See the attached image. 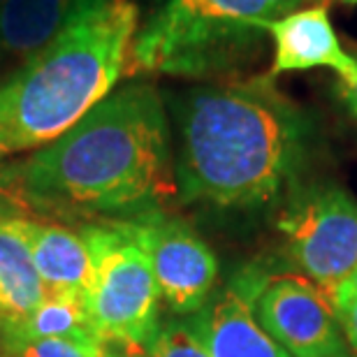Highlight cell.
Masks as SVG:
<instances>
[{
    "mask_svg": "<svg viewBox=\"0 0 357 357\" xmlns=\"http://www.w3.org/2000/svg\"><path fill=\"white\" fill-rule=\"evenodd\" d=\"M47 290L33 265L19 216L0 218V311L12 318L31 313Z\"/></svg>",
    "mask_w": 357,
    "mask_h": 357,
    "instance_id": "4fadbf2b",
    "label": "cell"
},
{
    "mask_svg": "<svg viewBox=\"0 0 357 357\" xmlns=\"http://www.w3.org/2000/svg\"><path fill=\"white\" fill-rule=\"evenodd\" d=\"M91 251L86 309L96 337L130 351H146L158 332L160 288L146 253L114 223L98 220L82 227Z\"/></svg>",
    "mask_w": 357,
    "mask_h": 357,
    "instance_id": "5b68a950",
    "label": "cell"
},
{
    "mask_svg": "<svg viewBox=\"0 0 357 357\" xmlns=\"http://www.w3.org/2000/svg\"><path fill=\"white\" fill-rule=\"evenodd\" d=\"M0 357H12V323L3 311H0Z\"/></svg>",
    "mask_w": 357,
    "mask_h": 357,
    "instance_id": "d6986e66",
    "label": "cell"
},
{
    "mask_svg": "<svg viewBox=\"0 0 357 357\" xmlns=\"http://www.w3.org/2000/svg\"><path fill=\"white\" fill-rule=\"evenodd\" d=\"M96 0H7L0 7V66L24 63Z\"/></svg>",
    "mask_w": 357,
    "mask_h": 357,
    "instance_id": "7c38bea8",
    "label": "cell"
},
{
    "mask_svg": "<svg viewBox=\"0 0 357 357\" xmlns=\"http://www.w3.org/2000/svg\"><path fill=\"white\" fill-rule=\"evenodd\" d=\"M5 3H7V0H0V7H3V5H5Z\"/></svg>",
    "mask_w": 357,
    "mask_h": 357,
    "instance_id": "cb8c5ba5",
    "label": "cell"
},
{
    "mask_svg": "<svg viewBox=\"0 0 357 357\" xmlns=\"http://www.w3.org/2000/svg\"><path fill=\"white\" fill-rule=\"evenodd\" d=\"M10 323L12 334L21 339H98L89 318L86 299L75 292H47L31 313L21 318L10 316Z\"/></svg>",
    "mask_w": 357,
    "mask_h": 357,
    "instance_id": "5bb4252c",
    "label": "cell"
},
{
    "mask_svg": "<svg viewBox=\"0 0 357 357\" xmlns=\"http://www.w3.org/2000/svg\"><path fill=\"white\" fill-rule=\"evenodd\" d=\"M149 357H211L188 323H167L158 327L151 344L146 346Z\"/></svg>",
    "mask_w": 357,
    "mask_h": 357,
    "instance_id": "2e32d148",
    "label": "cell"
},
{
    "mask_svg": "<svg viewBox=\"0 0 357 357\" xmlns=\"http://www.w3.org/2000/svg\"><path fill=\"white\" fill-rule=\"evenodd\" d=\"M102 357H128V355H119V353H107V351H105V355H102Z\"/></svg>",
    "mask_w": 357,
    "mask_h": 357,
    "instance_id": "7402d4cb",
    "label": "cell"
},
{
    "mask_svg": "<svg viewBox=\"0 0 357 357\" xmlns=\"http://www.w3.org/2000/svg\"><path fill=\"white\" fill-rule=\"evenodd\" d=\"M19 227L31 248L33 265L47 292H75L86 299L91 281V251L82 232L59 223L19 216Z\"/></svg>",
    "mask_w": 357,
    "mask_h": 357,
    "instance_id": "8fae6325",
    "label": "cell"
},
{
    "mask_svg": "<svg viewBox=\"0 0 357 357\" xmlns=\"http://www.w3.org/2000/svg\"><path fill=\"white\" fill-rule=\"evenodd\" d=\"M230 288L290 357H351L332 299L309 278L248 265Z\"/></svg>",
    "mask_w": 357,
    "mask_h": 357,
    "instance_id": "8992f818",
    "label": "cell"
},
{
    "mask_svg": "<svg viewBox=\"0 0 357 357\" xmlns=\"http://www.w3.org/2000/svg\"><path fill=\"white\" fill-rule=\"evenodd\" d=\"M295 267L311 283L337 292L357 267V202L337 183L297 188L278 216Z\"/></svg>",
    "mask_w": 357,
    "mask_h": 357,
    "instance_id": "52a82bcc",
    "label": "cell"
},
{
    "mask_svg": "<svg viewBox=\"0 0 357 357\" xmlns=\"http://www.w3.org/2000/svg\"><path fill=\"white\" fill-rule=\"evenodd\" d=\"M302 0H165L139 26L130 73L216 77L234 73L258 52L269 21Z\"/></svg>",
    "mask_w": 357,
    "mask_h": 357,
    "instance_id": "277c9868",
    "label": "cell"
},
{
    "mask_svg": "<svg viewBox=\"0 0 357 357\" xmlns=\"http://www.w3.org/2000/svg\"><path fill=\"white\" fill-rule=\"evenodd\" d=\"M332 304L337 309V318L341 323V330H344L348 346L357 353V295L334 297Z\"/></svg>",
    "mask_w": 357,
    "mask_h": 357,
    "instance_id": "e0dca14e",
    "label": "cell"
},
{
    "mask_svg": "<svg viewBox=\"0 0 357 357\" xmlns=\"http://www.w3.org/2000/svg\"><path fill=\"white\" fill-rule=\"evenodd\" d=\"M188 327L211 357H290L232 288L206 299L202 309L192 313Z\"/></svg>",
    "mask_w": 357,
    "mask_h": 357,
    "instance_id": "30bf717a",
    "label": "cell"
},
{
    "mask_svg": "<svg viewBox=\"0 0 357 357\" xmlns=\"http://www.w3.org/2000/svg\"><path fill=\"white\" fill-rule=\"evenodd\" d=\"M265 31L274 42L271 77L309 68H332L339 77L355 73L357 59L344 52L332 28L327 7L323 5L290 12L281 19L269 21Z\"/></svg>",
    "mask_w": 357,
    "mask_h": 357,
    "instance_id": "9c48e42d",
    "label": "cell"
},
{
    "mask_svg": "<svg viewBox=\"0 0 357 357\" xmlns=\"http://www.w3.org/2000/svg\"><path fill=\"white\" fill-rule=\"evenodd\" d=\"M339 93H341V98L346 100V105L351 107V112L357 116V68H355L353 75L341 77Z\"/></svg>",
    "mask_w": 357,
    "mask_h": 357,
    "instance_id": "ac0fdd59",
    "label": "cell"
},
{
    "mask_svg": "<svg viewBox=\"0 0 357 357\" xmlns=\"http://www.w3.org/2000/svg\"><path fill=\"white\" fill-rule=\"evenodd\" d=\"M102 341L89 339H21L12 334V357H102Z\"/></svg>",
    "mask_w": 357,
    "mask_h": 357,
    "instance_id": "9a60e30c",
    "label": "cell"
},
{
    "mask_svg": "<svg viewBox=\"0 0 357 357\" xmlns=\"http://www.w3.org/2000/svg\"><path fill=\"white\" fill-rule=\"evenodd\" d=\"M348 295H357V267L351 271V274H348L346 281L339 285L337 292L332 295V299L334 297H348Z\"/></svg>",
    "mask_w": 357,
    "mask_h": 357,
    "instance_id": "44dd1931",
    "label": "cell"
},
{
    "mask_svg": "<svg viewBox=\"0 0 357 357\" xmlns=\"http://www.w3.org/2000/svg\"><path fill=\"white\" fill-rule=\"evenodd\" d=\"M139 10L96 0L0 82V160L52 144L109 96L128 73Z\"/></svg>",
    "mask_w": 357,
    "mask_h": 357,
    "instance_id": "3957f363",
    "label": "cell"
},
{
    "mask_svg": "<svg viewBox=\"0 0 357 357\" xmlns=\"http://www.w3.org/2000/svg\"><path fill=\"white\" fill-rule=\"evenodd\" d=\"M21 206L19 202L14 199L12 195H7V192L0 188V218H10V216H19Z\"/></svg>",
    "mask_w": 357,
    "mask_h": 357,
    "instance_id": "ffe728a7",
    "label": "cell"
},
{
    "mask_svg": "<svg viewBox=\"0 0 357 357\" xmlns=\"http://www.w3.org/2000/svg\"><path fill=\"white\" fill-rule=\"evenodd\" d=\"M174 116V176L183 204L267 206L295 185L311 151V119L271 75L192 89Z\"/></svg>",
    "mask_w": 357,
    "mask_h": 357,
    "instance_id": "7a4b0ae2",
    "label": "cell"
},
{
    "mask_svg": "<svg viewBox=\"0 0 357 357\" xmlns=\"http://www.w3.org/2000/svg\"><path fill=\"white\" fill-rule=\"evenodd\" d=\"M341 3H346V5H357V0H341Z\"/></svg>",
    "mask_w": 357,
    "mask_h": 357,
    "instance_id": "603a6c76",
    "label": "cell"
},
{
    "mask_svg": "<svg viewBox=\"0 0 357 357\" xmlns=\"http://www.w3.org/2000/svg\"><path fill=\"white\" fill-rule=\"evenodd\" d=\"M114 223L146 253L169 309L178 313L202 309L216 288L218 262L185 220L155 206L128 218H114Z\"/></svg>",
    "mask_w": 357,
    "mask_h": 357,
    "instance_id": "ba28073f",
    "label": "cell"
},
{
    "mask_svg": "<svg viewBox=\"0 0 357 357\" xmlns=\"http://www.w3.org/2000/svg\"><path fill=\"white\" fill-rule=\"evenodd\" d=\"M21 209L128 218L176 192L167 114L151 84L109 93L79 123L28 158L0 167Z\"/></svg>",
    "mask_w": 357,
    "mask_h": 357,
    "instance_id": "6da1fadb",
    "label": "cell"
}]
</instances>
